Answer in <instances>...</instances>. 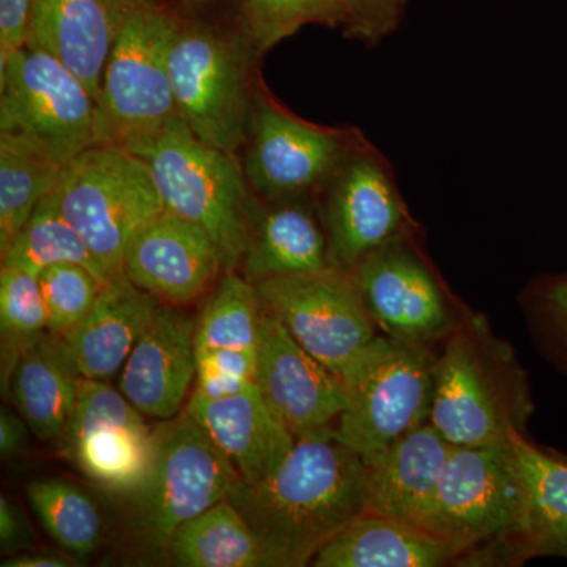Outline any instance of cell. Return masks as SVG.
Here are the masks:
<instances>
[{"label": "cell", "mask_w": 567, "mask_h": 567, "mask_svg": "<svg viewBox=\"0 0 567 567\" xmlns=\"http://www.w3.org/2000/svg\"><path fill=\"white\" fill-rule=\"evenodd\" d=\"M259 539L268 566L309 565L364 513L363 457L334 427L300 436L271 475L229 496Z\"/></svg>", "instance_id": "cell-1"}, {"label": "cell", "mask_w": 567, "mask_h": 567, "mask_svg": "<svg viewBox=\"0 0 567 567\" xmlns=\"http://www.w3.org/2000/svg\"><path fill=\"white\" fill-rule=\"evenodd\" d=\"M436 354L431 423L451 445H486L524 434L533 412L513 350L486 320H458Z\"/></svg>", "instance_id": "cell-2"}, {"label": "cell", "mask_w": 567, "mask_h": 567, "mask_svg": "<svg viewBox=\"0 0 567 567\" xmlns=\"http://www.w3.org/2000/svg\"><path fill=\"white\" fill-rule=\"evenodd\" d=\"M151 472L133 494L125 532L144 561L167 559V548L182 525L229 498L240 483L234 465L183 410L155 427Z\"/></svg>", "instance_id": "cell-3"}, {"label": "cell", "mask_w": 567, "mask_h": 567, "mask_svg": "<svg viewBox=\"0 0 567 567\" xmlns=\"http://www.w3.org/2000/svg\"><path fill=\"white\" fill-rule=\"evenodd\" d=\"M178 24L155 0H134L104 66L95 145L142 156L177 115L169 50Z\"/></svg>", "instance_id": "cell-4"}, {"label": "cell", "mask_w": 567, "mask_h": 567, "mask_svg": "<svg viewBox=\"0 0 567 567\" xmlns=\"http://www.w3.org/2000/svg\"><path fill=\"white\" fill-rule=\"evenodd\" d=\"M142 158L166 210L203 227L218 248L223 270L234 271L259 215L235 156L205 144L175 115Z\"/></svg>", "instance_id": "cell-5"}, {"label": "cell", "mask_w": 567, "mask_h": 567, "mask_svg": "<svg viewBox=\"0 0 567 567\" xmlns=\"http://www.w3.org/2000/svg\"><path fill=\"white\" fill-rule=\"evenodd\" d=\"M55 194L65 218L112 278L123 274L134 235L166 210L148 163L117 145H92L63 164Z\"/></svg>", "instance_id": "cell-6"}, {"label": "cell", "mask_w": 567, "mask_h": 567, "mask_svg": "<svg viewBox=\"0 0 567 567\" xmlns=\"http://www.w3.org/2000/svg\"><path fill=\"white\" fill-rule=\"evenodd\" d=\"M436 354L429 346L379 334L347 369V405L334 434L361 457L431 421Z\"/></svg>", "instance_id": "cell-7"}, {"label": "cell", "mask_w": 567, "mask_h": 567, "mask_svg": "<svg viewBox=\"0 0 567 567\" xmlns=\"http://www.w3.org/2000/svg\"><path fill=\"white\" fill-rule=\"evenodd\" d=\"M524 477L506 442L454 446L436 488L425 528L468 550L517 547L525 525Z\"/></svg>", "instance_id": "cell-8"}, {"label": "cell", "mask_w": 567, "mask_h": 567, "mask_svg": "<svg viewBox=\"0 0 567 567\" xmlns=\"http://www.w3.org/2000/svg\"><path fill=\"white\" fill-rule=\"evenodd\" d=\"M0 133L17 134L66 164L95 145L96 100L50 52L22 47L0 62Z\"/></svg>", "instance_id": "cell-9"}, {"label": "cell", "mask_w": 567, "mask_h": 567, "mask_svg": "<svg viewBox=\"0 0 567 567\" xmlns=\"http://www.w3.org/2000/svg\"><path fill=\"white\" fill-rule=\"evenodd\" d=\"M169 78L178 117L205 144L235 156L252 112L240 47L207 25L178 24Z\"/></svg>", "instance_id": "cell-10"}, {"label": "cell", "mask_w": 567, "mask_h": 567, "mask_svg": "<svg viewBox=\"0 0 567 567\" xmlns=\"http://www.w3.org/2000/svg\"><path fill=\"white\" fill-rule=\"evenodd\" d=\"M256 287L265 308L295 341L341 380L379 336L349 271L328 267L267 279Z\"/></svg>", "instance_id": "cell-11"}, {"label": "cell", "mask_w": 567, "mask_h": 567, "mask_svg": "<svg viewBox=\"0 0 567 567\" xmlns=\"http://www.w3.org/2000/svg\"><path fill=\"white\" fill-rule=\"evenodd\" d=\"M320 210L331 267L350 271L391 241L410 237L413 221L386 159L353 142L346 158L323 183Z\"/></svg>", "instance_id": "cell-12"}, {"label": "cell", "mask_w": 567, "mask_h": 567, "mask_svg": "<svg viewBox=\"0 0 567 567\" xmlns=\"http://www.w3.org/2000/svg\"><path fill=\"white\" fill-rule=\"evenodd\" d=\"M62 451L89 480L128 496L144 483L155 457V429L122 393L103 380L82 377Z\"/></svg>", "instance_id": "cell-13"}, {"label": "cell", "mask_w": 567, "mask_h": 567, "mask_svg": "<svg viewBox=\"0 0 567 567\" xmlns=\"http://www.w3.org/2000/svg\"><path fill=\"white\" fill-rule=\"evenodd\" d=\"M349 274L375 327L390 338L431 346L461 320L412 235L369 254Z\"/></svg>", "instance_id": "cell-14"}, {"label": "cell", "mask_w": 567, "mask_h": 567, "mask_svg": "<svg viewBox=\"0 0 567 567\" xmlns=\"http://www.w3.org/2000/svg\"><path fill=\"white\" fill-rule=\"evenodd\" d=\"M349 134L295 117L271 103L251 112L245 175L264 199H292L320 188L353 145Z\"/></svg>", "instance_id": "cell-15"}, {"label": "cell", "mask_w": 567, "mask_h": 567, "mask_svg": "<svg viewBox=\"0 0 567 567\" xmlns=\"http://www.w3.org/2000/svg\"><path fill=\"white\" fill-rule=\"evenodd\" d=\"M257 390L295 439L334 427L344 412V383L262 305L256 354Z\"/></svg>", "instance_id": "cell-16"}, {"label": "cell", "mask_w": 567, "mask_h": 567, "mask_svg": "<svg viewBox=\"0 0 567 567\" xmlns=\"http://www.w3.org/2000/svg\"><path fill=\"white\" fill-rule=\"evenodd\" d=\"M122 271L163 305L183 306L199 298L224 270L210 235L164 210L134 235Z\"/></svg>", "instance_id": "cell-17"}, {"label": "cell", "mask_w": 567, "mask_h": 567, "mask_svg": "<svg viewBox=\"0 0 567 567\" xmlns=\"http://www.w3.org/2000/svg\"><path fill=\"white\" fill-rule=\"evenodd\" d=\"M175 306H159L121 371L118 390L153 420L181 415L196 382V322Z\"/></svg>", "instance_id": "cell-18"}, {"label": "cell", "mask_w": 567, "mask_h": 567, "mask_svg": "<svg viewBox=\"0 0 567 567\" xmlns=\"http://www.w3.org/2000/svg\"><path fill=\"white\" fill-rule=\"evenodd\" d=\"M454 445L431 423L363 457L364 513L425 528Z\"/></svg>", "instance_id": "cell-19"}, {"label": "cell", "mask_w": 567, "mask_h": 567, "mask_svg": "<svg viewBox=\"0 0 567 567\" xmlns=\"http://www.w3.org/2000/svg\"><path fill=\"white\" fill-rule=\"evenodd\" d=\"M134 0H33L29 47L50 52L95 100L104 66Z\"/></svg>", "instance_id": "cell-20"}, {"label": "cell", "mask_w": 567, "mask_h": 567, "mask_svg": "<svg viewBox=\"0 0 567 567\" xmlns=\"http://www.w3.org/2000/svg\"><path fill=\"white\" fill-rule=\"evenodd\" d=\"M185 412L210 436L244 483L271 475L297 442L265 404L257 386L224 399L192 393Z\"/></svg>", "instance_id": "cell-21"}, {"label": "cell", "mask_w": 567, "mask_h": 567, "mask_svg": "<svg viewBox=\"0 0 567 567\" xmlns=\"http://www.w3.org/2000/svg\"><path fill=\"white\" fill-rule=\"evenodd\" d=\"M468 557L456 540L398 518L363 513L312 559L316 567H439Z\"/></svg>", "instance_id": "cell-22"}, {"label": "cell", "mask_w": 567, "mask_h": 567, "mask_svg": "<svg viewBox=\"0 0 567 567\" xmlns=\"http://www.w3.org/2000/svg\"><path fill=\"white\" fill-rule=\"evenodd\" d=\"M162 301L134 286L125 275L103 287L87 316L63 336L84 379H112L122 371L134 344Z\"/></svg>", "instance_id": "cell-23"}, {"label": "cell", "mask_w": 567, "mask_h": 567, "mask_svg": "<svg viewBox=\"0 0 567 567\" xmlns=\"http://www.w3.org/2000/svg\"><path fill=\"white\" fill-rule=\"evenodd\" d=\"M82 375L61 336L47 333L25 350L2 388L41 442L61 440L80 394Z\"/></svg>", "instance_id": "cell-24"}, {"label": "cell", "mask_w": 567, "mask_h": 567, "mask_svg": "<svg viewBox=\"0 0 567 567\" xmlns=\"http://www.w3.org/2000/svg\"><path fill=\"white\" fill-rule=\"evenodd\" d=\"M297 199L276 200L278 205L257 215L251 241L241 260L249 282L331 267L322 218Z\"/></svg>", "instance_id": "cell-25"}, {"label": "cell", "mask_w": 567, "mask_h": 567, "mask_svg": "<svg viewBox=\"0 0 567 567\" xmlns=\"http://www.w3.org/2000/svg\"><path fill=\"white\" fill-rule=\"evenodd\" d=\"M509 442L527 494L516 559L567 558V462L532 445L524 434L511 435Z\"/></svg>", "instance_id": "cell-26"}, {"label": "cell", "mask_w": 567, "mask_h": 567, "mask_svg": "<svg viewBox=\"0 0 567 567\" xmlns=\"http://www.w3.org/2000/svg\"><path fill=\"white\" fill-rule=\"evenodd\" d=\"M167 561L183 567L268 566L259 539L229 498L175 532Z\"/></svg>", "instance_id": "cell-27"}, {"label": "cell", "mask_w": 567, "mask_h": 567, "mask_svg": "<svg viewBox=\"0 0 567 567\" xmlns=\"http://www.w3.org/2000/svg\"><path fill=\"white\" fill-rule=\"evenodd\" d=\"M62 167L25 137L0 133V254L9 249L41 200L54 192Z\"/></svg>", "instance_id": "cell-28"}, {"label": "cell", "mask_w": 567, "mask_h": 567, "mask_svg": "<svg viewBox=\"0 0 567 567\" xmlns=\"http://www.w3.org/2000/svg\"><path fill=\"white\" fill-rule=\"evenodd\" d=\"M0 256L6 267L35 276L51 265L71 262L84 265L104 284L112 279L102 260L63 215L55 189L41 200L9 249Z\"/></svg>", "instance_id": "cell-29"}, {"label": "cell", "mask_w": 567, "mask_h": 567, "mask_svg": "<svg viewBox=\"0 0 567 567\" xmlns=\"http://www.w3.org/2000/svg\"><path fill=\"white\" fill-rule=\"evenodd\" d=\"M33 514L48 535L71 557H91L103 544V517L91 495L61 477H44L28 486Z\"/></svg>", "instance_id": "cell-30"}, {"label": "cell", "mask_w": 567, "mask_h": 567, "mask_svg": "<svg viewBox=\"0 0 567 567\" xmlns=\"http://www.w3.org/2000/svg\"><path fill=\"white\" fill-rule=\"evenodd\" d=\"M262 301L256 284L227 271L196 322V353L219 349L257 352Z\"/></svg>", "instance_id": "cell-31"}, {"label": "cell", "mask_w": 567, "mask_h": 567, "mask_svg": "<svg viewBox=\"0 0 567 567\" xmlns=\"http://www.w3.org/2000/svg\"><path fill=\"white\" fill-rule=\"evenodd\" d=\"M48 333V315L39 276L6 267L0 270V334L2 388L25 350Z\"/></svg>", "instance_id": "cell-32"}, {"label": "cell", "mask_w": 567, "mask_h": 567, "mask_svg": "<svg viewBox=\"0 0 567 567\" xmlns=\"http://www.w3.org/2000/svg\"><path fill=\"white\" fill-rule=\"evenodd\" d=\"M241 18L256 54L274 50L308 24L344 28L336 0H241Z\"/></svg>", "instance_id": "cell-33"}, {"label": "cell", "mask_w": 567, "mask_h": 567, "mask_svg": "<svg viewBox=\"0 0 567 567\" xmlns=\"http://www.w3.org/2000/svg\"><path fill=\"white\" fill-rule=\"evenodd\" d=\"M41 295L48 315V333L69 334L91 312L106 286L80 264H55L39 275Z\"/></svg>", "instance_id": "cell-34"}, {"label": "cell", "mask_w": 567, "mask_h": 567, "mask_svg": "<svg viewBox=\"0 0 567 567\" xmlns=\"http://www.w3.org/2000/svg\"><path fill=\"white\" fill-rule=\"evenodd\" d=\"M256 354L249 350L219 349L197 353L193 393L205 399H224L256 388Z\"/></svg>", "instance_id": "cell-35"}, {"label": "cell", "mask_w": 567, "mask_h": 567, "mask_svg": "<svg viewBox=\"0 0 567 567\" xmlns=\"http://www.w3.org/2000/svg\"><path fill=\"white\" fill-rule=\"evenodd\" d=\"M344 13L346 32L374 44L398 28L405 0H336Z\"/></svg>", "instance_id": "cell-36"}, {"label": "cell", "mask_w": 567, "mask_h": 567, "mask_svg": "<svg viewBox=\"0 0 567 567\" xmlns=\"http://www.w3.org/2000/svg\"><path fill=\"white\" fill-rule=\"evenodd\" d=\"M540 320L551 344L567 365V275L543 284L539 293Z\"/></svg>", "instance_id": "cell-37"}, {"label": "cell", "mask_w": 567, "mask_h": 567, "mask_svg": "<svg viewBox=\"0 0 567 567\" xmlns=\"http://www.w3.org/2000/svg\"><path fill=\"white\" fill-rule=\"evenodd\" d=\"M33 0H0V62L28 43Z\"/></svg>", "instance_id": "cell-38"}, {"label": "cell", "mask_w": 567, "mask_h": 567, "mask_svg": "<svg viewBox=\"0 0 567 567\" xmlns=\"http://www.w3.org/2000/svg\"><path fill=\"white\" fill-rule=\"evenodd\" d=\"M35 540L31 522L17 503L0 498V547L3 551L25 550Z\"/></svg>", "instance_id": "cell-39"}, {"label": "cell", "mask_w": 567, "mask_h": 567, "mask_svg": "<svg viewBox=\"0 0 567 567\" xmlns=\"http://www.w3.org/2000/svg\"><path fill=\"white\" fill-rule=\"evenodd\" d=\"M28 423L22 420L20 413L14 415L10 410L2 409L0 412V456L3 461L18 456L29 442Z\"/></svg>", "instance_id": "cell-40"}, {"label": "cell", "mask_w": 567, "mask_h": 567, "mask_svg": "<svg viewBox=\"0 0 567 567\" xmlns=\"http://www.w3.org/2000/svg\"><path fill=\"white\" fill-rule=\"evenodd\" d=\"M3 567H69L74 566L71 558L50 554H21L7 558Z\"/></svg>", "instance_id": "cell-41"}]
</instances>
